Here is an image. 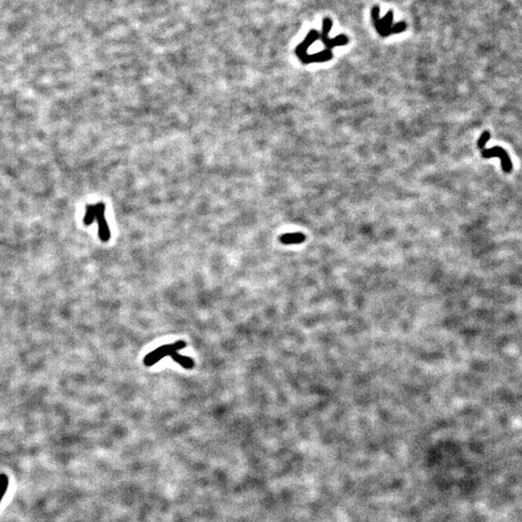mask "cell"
Wrapping results in <instances>:
<instances>
[{
	"instance_id": "obj_1",
	"label": "cell",
	"mask_w": 522,
	"mask_h": 522,
	"mask_svg": "<svg viewBox=\"0 0 522 522\" xmlns=\"http://www.w3.org/2000/svg\"><path fill=\"white\" fill-rule=\"evenodd\" d=\"M186 345L187 344H186L185 341L178 340V341H176L174 343H169V344L160 346L157 349L153 350L152 352L147 354L144 357L143 363H144V365L146 367H152L155 364L160 362L163 358H165L167 356H170L171 354L183 349V348L186 347Z\"/></svg>"
},
{
	"instance_id": "obj_2",
	"label": "cell",
	"mask_w": 522,
	"mask_h": 522,
	"mask_svg": "<svg viewBox=\"0 0 522 522\" xmlns=\"http://www.w3.org/2000/svg\"><path fill=\"white\" fill-rule=\"evenodd\" d=\"M105 211L106 205L104 202H98L95 204V220H97L99 227V238L106 243L110 239V231L105 218Z\"/></svg>"
},
{
	"instance_id": "obj_3",
	"label": "cell",
	"mask_w": 522,
	"mask_h": 522,
	"mask_svg": "<svg viewBox=\"0 0 522 522\" xmlns=\"http://www.w3.org/2000/svg\"><path fill=\"white\" fill-rule=\"evenodd\" d=\"M482 157L485 158V159H490V158H492V157H498L501 160L502 169L506 173H510L513 170L512 160L510 159L507 152L502 147L495 146V147H492V148H490V149H484L482 151Z\"/></svg>"
},
{
	"instance_id": "obj_4",
	"label": "cell",
	"mask_w": 522,
	"mask_h": 522,
	"mask_svg": "<svg viewBox=\"0 0 522 522\" xmlns=\"http://www.w3.org/2000/svg\"><path fill=\"white\" fill-rule=\"evenodd\" d=\"M306 240V237L302 233H286L280 236L279 241L284 245L300 244Z\"/></svg>"
},
{
	"instance_id": "obj_5",
	"label": "cell",
	"mask_w": 522,
	"mask_h": 522,
	"mask_svg": "<svg viewBox=\"0 0 522 522\" xmlns=\"http://www.w3.org/2000/svg\"><path fill=\"white\" fill-rule=\"evenodd\" d=\"M170 357H171V359L175 363H178L184 369H191L195 367V362L190 357H186V356H183V355H181V354H179L178 352H174V353L171 354Z\"/></svg>"
},
{
	"instance_id": "obj_6",
	"label": "cell",
	"mask_w": 522,
	"mask_h": 522,
	"mask_svg": "<svg viewBox=\"0 0 522 522\" xmlns=\"http://www.w3.org/2000/svg\"><path fill=\"white\" fill-rule=\"evenodd\" d=\"M94 221H95V205L88 204L86 206V213L83 218V224L85 226H90V225H92Z\"/></svg>"
},
{
	"instance_id": "obj_7",
	"label": "cell",
	"mask_w": 522,
	"mask_h": 522,
	"mask_svg": "<svg viewBox=\"0 0 522 522\" xmlns=\"http://www.w3.org/2000/svg\"><path fill=\"white\" fill-rule=\"evenodd\" d=\"M8 486H9L8 477L6 476L5 474H1L0 475V496L1 497H3L4 494L7 492Z\"/></svg>"
},
{
	"instance_id": "obj_8",
	"label": "cell",
	"mask_w": 522,
	"mask_h": 522,
	"mask_svg": "<svg viewBox=\"0 0 522 522\" xmlns=\"http://www.w3.org/2000/svg\"><path fill=\"white\" fill-rule=\"evenodd\" d=\"M490 138H491V134H490L489 132H485V133L481 136V138H480L479 141H478V146H479V148H482V149H483V148L485 147V145L488 143V141L490 140Z\"/></svg>"
},
{
	"instance_id": "obj_9",
	"label": "cell",
	"mask_w": 522,
	"mask_h": 522,
	"mask_svg": "<svg viewBox=\"0 0 522 522\" xmlns=\"http://www.w3.org/2000/svg\"><path fill=\"white\" fill-rule=\"evenodd\" d=\"M2 498H3V497H1V496H0V502H1V500H2Z\"/></svg>"
}]
</instances>
